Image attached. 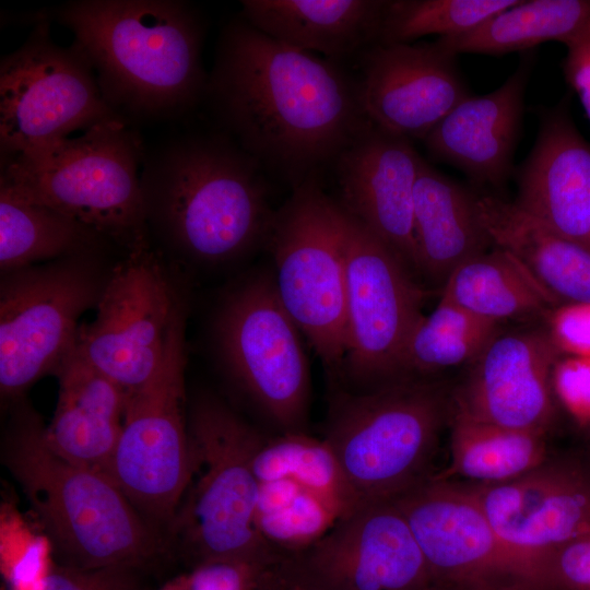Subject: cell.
<instances>
[{"instance_id":"obj_43","label":"cell","mask_w":590,"mask_h":590,"mask_svg":"<svg viewBox=\"0 0 590 590\" xmlns=\"http://www.w3.org/2000/svg\"><path fill=\"white\" fill-rule=\"evenodd\" d=\"M272 574H273V577H274V579H275L278 590H298V589L293 588V587H290V586L285 585L283 581H281V580L276 577V575L273 573V570H272Z\"/></svg>"},{"instance_id":"obj_40","label":"cell","mask_w":590,"mask_h":590,"mask_svg":"<svg viewBox=\"0 0 590 590\" xmlns=\"http://www.w3.org/2000/svg\"><path fill=\"white\" fill-rule=\"evenodd\" d=\"M565 76L590 121V25L566 44Z\"/></svg>"},{"instance_id":"obj_45","label":"cell","mask_w":590,"mask_h":590,"mask_svg":"<svg viewBox=\"0 0 590 590\" xmlns=\"http://www.w3.org/2000/svg\"><path fill=\"white\" fill-rule=\"evenodd\" d=\"M590 430V429H589Z\"/></svg>"},{"instance_id":"obj_28","label":"cell","mask_w":590,"mask_h":590,"mask_svg":"<svg viewBox=\"0 0 590 590\" xmlns=\"http://www.w3.org/2000/svg\"><path fill=\"white\" fill-rule=\"evenodd\" d=\"M441 296L487 320H544L557 300L511 253L495 247L460 264Z\"/></svg>"},{"instance_id":"obj_27","label":"cell","mask_w":590,"mask_h":590,"mask_svg":"<svg viewBox=\"0 0 590 590\" xmlns=\"http://www.w3.org/2000/svg\"><path fill=\"white\" fill-rule=\"evenodd\" d=\"M113 246L86 225L0 181L1 273Z\"/></svg>"},{"instance_id":"obj_10","label":"cell","mask_w":590,"mask_h":590,"mask_svg":"<svg viewBox=\"0 0 590 590\" xmlns=\"http://www.w3.org/2000/svg\"><path fill=\"white\" fill-rule=\"evenodd\" d=\"M104 251L1 273L0 392L10 404L75 349L79 320L97 306L113 269Z\"/></svg>"},{"instance_id":"obj_17","label":"cell","mask_w":590,"mask_h":590,"mask_svg":"<svg viewBox=\"0 0 590 590\" xmlns=\"http://www.w3.org/2000/svg\"><path fill=\"white\" fill-rule=\"evenodd\" d=\"M464 486L499 538L531 568L556 547L590 534V461L547 457L530 472L500 484ZM531 587V582H530Z\"/></svg>"},{"instance_id":"obj_42","label":"cell","mask_w":590,"mask_h":590,"mask_svg":"<svg viewBox=\"0 0 590 590\" xmlns=\"http://www.w3.org/2000/svg\"><path fill=\"white\" fill-rule=\"evenodd\" d=\"M259 590H278L271 569L266 573Z\"/></svg>"},{"instance_id":"obj_16","label":"cell","mask_w":590,"mask_h":590,"mask_svg":"<svg viewBox=\"0 0 590 590\" xmlns=\"http://www.w3.org/2000/svg\"><path fill=\"white\" fill-rule=\"evenodd\" d=\"M391 500L405 518L434 585L514 580L530 590V566L499 538L461 482L429 476Z\"/></svg>"},{"instance_id":"obj_37","label":"cell","mask_w":590,"mask_h":590,"mask_svg":"<svg viewBox=\"0 0 590 590\" xmlns=\"http://www.w3.org/2000/svg\"><path fill=\"white\" fill-rule=\"evenodd\" d=\"M271 566L240 559L212 560L180 575L186 590H259Z\"/></svg>"},{"instance_id":"obj_5","label":"cell","mask_w":590,"mask_h":590,"mask_svg":"<svg viewBox=\"0 0 590 590\" xmlns=\"http://www.w3.org/2000/svg\"><path fill=\"white\" fill-rule=\"evenodd\" d=\"M144 148L120 120L1 158L0 181L129 252L150 243L141 190Z\"/></svg>"},{"instance_id":"obj_14","label":"cell","mask_w":590,"mask_h":590,"mask_svg":"<svg viewBox=\"0 0 590 590\" xmlns=\"http://www.w3.org/2000/svg\"><path fill=\"white\" fill-rule=\"evenodd\" d=\"M182 305L146 243L114 264L93 321L80 326L75 350L129 393L155 371Z\"/></svg>"},{"instance_id":"obj_31","label":"cell","mask_w":590,"mask_h":590,"mask_svg":"<svg viewBox=\"0 0 590 590\" xmlns=\"http://www.w3.org/2000/svg\"><path fill=\"white\" fill-rule=\"evenodd\" d=\"M252 467L259 483L292 481L323 502L339 519L361 505L324 438L305 432L262 434Z\"/></svg>"},{"instance_id":"obj_19","label":"cell","mask_w":590,"mask_h":590,"mask_svg":"<svg viewBox=\"0 0 590 590\" xmlns=\"http://www.w3.org/2000/svg\"><path fill=\"white\" fill-rule=\"evenodd\" d=\"M422 158L410 139L370 122L332 164L339 190L334 200L420 282L413 202Z\"/></svg>"},{"instance_id":"obj_36","label":"cell","mask_w":590,"mask_h":590,"mask_svg":"<svg viewBox=\"0 0 590 590\" xmlns=\"http://www.w3.org/2000/svg\"><path fill=\"white\" fill-rule=\"evenodd\" d=\"M142 569L130 565L75 568L51 560L39 590H144Z\"/></svg>"},{"instance_id":"obj_35","label":"cell","mask_w":590,"mask_h":590,"mask_svg":"<svg viewBox=\"0 0 590 590\" xmlns=\"http://www.w3.org/2000/svg\"><path fill=\"white\" fill-rule=\"evenodd\" d=\"M531 590H590V534L574 539L542 557Z\"/></svg>"},{"instance_id":"obj_15","label":"cell","mask_w":590,"mask_h":590,"mask_svg":"<svg viewBox=\"0 0 590 590\" xmlns=\"http://www.w3.org/2000/svg\"><path fill=\"white\" fill-rule=\"evenodd\" d=\"M278 578L298 590H430L434 579L391 499L359 505L309 547L278 560Z\"/></svg>"},{"instance_id":"obj_32","label":"cell","mask_w":590,"mask_h":590,"mask_svg":"<svg viewBox=\"0 0 590 590\" xmlns=\"http://www.w3.org/2000/svg\"><path fill=\"white\" fill-rule=\"evenodd\" d=\"M502 324L480 317L440 296L434 310L424 315L409 340L404 376H424L461 364H471Z\"/></svg>"},{"instance_id":"obj_34","label":"cell","mask_w":590,"mask_h":590,"mask_svg":"<svg viewBox=\"0 0 590 590\" xmlns=\"http://www.w3.org/2000/svg\"><path fill=\"white\" fill-rule=\"evenodd\" d=\"M338 520L323 502L300 487L280 506L256 516L257 529L278 560L319 541Z\"/></svg>"},{"instance_id":"obj_13","label":"cell","mask_w":590,"mask_h":590,"mask_svg":"<svg viewBox=\"0 0 590 590\" xmlns=\"http://www.w3.org/2000/svg\"><path fill=\"white\" fill-rule=\"evenodd\" d=\"M341 211L347 329L342 381L363 390L403 377L428 292L380 239Z\"/></svg>"},{"instance_id":"obj_29","label":"cell","mask_w":590,"mask_h":590,"mask_svg":"<svg viewBox=\"0 0 590 590\" xmlns=\"http://www.w3.org/2000/svg\"><path fill=\"white\" fill-rule=\"evenodd\" d=\"M448 423L450 459L432 475L435 480L500 484L530 472L548 457L545 434L495 425L452 409Z\"/></svg>"},{"instance_id":"obj_26","label":"cell","mask_w":590,"mask_h":590,"mask_svg":"<svg viewBox=\"0 0 590 590\" xmlns=\"http://www.w3.org/2000/svg\"><path fill=\"white\" fill-rule=\"evenodd\" d=\"M492 245L517 258L557 300L590 303V247L552 231L514 202L477 196Z\"/></svg>"},{"instance_id":"obj_20","label":"cell","mask_w":590,"mask_h":590,"mask_svg":"<svg viewBox=\"0 0 590 590\" xmlns=\"http://www.w3.org/2000/svg\"><path fill=\"white\" fill-rule=\"evenodd\" d=\"M359 56L366 115L391 133L423 140L469 96L455 56L437 42L374 44Z\"/></svg>"},{"instance_id":"obj_11","label":"cell","mask_w":590,"mask_h":590,"mask_svg":"<svg viewBox=\"0 0 590 590\" xmlns=\"http://www.w3.org/2000/svg\"><path fill=\"white\" fill-rule=\"evenodd\" d=\"M186 308L181 306L153 375L127 393L121 433L107 475L157 530L169 529L192 474L186 414Z\"/></svg>"},{"instance_id":"obj_39","label":"cell","mask_w":590,"mask_h":590,"mask_svg":"<svg viewBox=\"0 0 590 590\" xmlns=\"http://www.w3.org/2000/svg\"><path fill=\"white\" fill-rule=\"evenodd\" d=\"M543 322L562 355L590 357V303L557 305Z\"/></svg>"},{"instance_id":"obj_33","label":"cell","mask_w":590,"mask_h":590,"mask_svg":"<svg viewBox=\"0 0 590 590\" xmlns=\"http://www.w3.org/2000/svg\"><path fill=\"white\" fill-rule=\"evenodd\" d=\"M518 0L386 1L377 44H412L427 35L464 34Z\"/></svg>"},{"instance_id":"obj_21","label":"cell","mask_w":590,"mask_h":590,"mask_svg":"<svg viewBox=\"0 0 590 590\" xmlns=\"http://www.w3.org/2000/svg\"><path fill=\"white\" fill-rule=\"evenodd\" d=\"M514 203L559 235L590 247V144L564 115L543 122L520 170Z\"/></svg>"},{"instance_id":"obj_6","label":"cell","mask_w":590,"mask_h":590,"mask_svg":"<svg viewBox=\"0 0 590 590\" xmlns=\"http://www.w3.org/2000/svg\"><path fill=\"white\" fill-rule=\"evenodd\" d=\"M451 390L428 376H404L354 391L338 388L324 440L361 505L392 499L428 479Z\"/></svg>"},{"instance_id":"obj_12","label":"cell","mask_w":590,"mask_h":590,"mask_svg":"<svg viewBox=\"0 0 590 590\" xmlns=\"http://www.w3.org/2000/svg\"><path fill=\"white\" fill-rule=\"evenodd\" d=\"M113 120L127 122L105 102L82 51L73 43L63 47L54 42L48 19L1 58V158Z\"/></svg>"},{"instance_id":"obj_38","label":"cell","mask_w":590,"mask_h":590,"mask_svg":"<svg viewBox=\"0 0 590 590\" xmlns=\"http://www.w3.org/2000/svg\"><path fill=\"white\" fill-rule=\"evenodd\" d=\"M552 385L554 394L577 423L590 429V357L560 356Z\"/></svg>"},{"instance_id":"obj_2","label":"cell","mask_w":590,"mask_h":590,"mask_svg":"<svg viewBox=\"0 0 590 590\" xmlns=\"http://www.w3.org/2000/svg\"><path fill=\"white\" fill-rule=\"evenodd\" d=\"M56 20L91 63L107 105L130 126L176 119L204 101L205 22L182 0H78Z\"/></svg>"},{"instance_id":"obj_22","label":"cell","mask_w":590,"mask_h":590,"mask_svg":"<svg viewBox=\"0 0 590 590\" xmlns=\"http://www.w3.org/2000/svg\"><path fill=\"white\" fill-rule=\"evenodd\" d=\"M527 64L503 85L468 96L423 139L428 152L483 184H499L509 170L518 137Z\"/></svg>"},{"instance_id":"obj_9","label":"cell","mask_w":590,"mask_h":590,"mask_svg":"<svg viewBox=\"0 0 590 590\" xmlns=\"http://www.w3.org/2000/svg\"><path fill=\"white\" fill-rule=\"evenodd\" d=\"M212 331L216 357L238 391L279 433L305 432L310 376L303 334L276 295L271 270L225 292Z\"/></svg>"},{"instance_id":"obj_23","label":"cell","mask_w":590,"mask_h":590,"mask_svg":"<svg viewBox=\"0 0 590 590\" xmlns=\"http://www.w3.org/2000/svg\"><path fill=\"white\" fill-rule=\"evenodd\" d=\"M55 375L58 399L45 425L47 445L63 459L107 475L122 428L127 392L75 349Z\"/></svg>"},{"instance_id":"obj_7","label":"cell","mask_w":590,"mask_h":590,"mask_svg":"<svg viewBox=\"0 0 590 590\" xmlns=\"http://www.w3.org/2000/svg\"><path fill=\"white\" fill-rule=\"evenodd\" d=\"M192 474L168 529L191 567L240 559L274 566L256 523L260 483L252 467L262 434L221 399L202 394L188 414Z\"/></svg>"},{"instance_id":"obj_24","label":"cell","mask_w":590,"mask_h":590,"mask_svg":"<svg viewBox=\"0 0 590 590\" xmlns=\"http://www.w3.org/2000/svg\"><path fill=\"white\" fill-rule=\"evenodd\" d=\"M386 1L244 0L240 16L270 38L341 63L378 43Z\"/></svg>"},{"instance_id":"obj_4","label":"cell","mask_w":590,"mask_h":590,"mask_svg":"<svg viewBox=\"0 0 590 590\" xmlns=\"http://www.w3.org/2000/svg\"><path fill=\"white\" fill-rule=\"evenodd\" d=\"M11 405L1 461L28 502L52 562L75 568H144L163 550L158 531L108 475L57 455L28 404L21 399Z\"/></svg>"},{"instance_id":"obj_8","label":"cell","mask_w":590,"mask_h":590,"mask_svg":"<svg viewBox=\"0 0 590 590\" xmlns=\"http://www.w3.org/2000/svg\"><path fill=\"white\" fill-rule=\"evenodd\" d=\"M276 295L339 387L347 345L342 211L312 176L275 210L264 243Z\"/></svg>"},{"instance_id":"obj_41","label":"cell","mask_w":590,"mask_h":590,"mask_svg":"<svg viewBox=\"0 0 590 590\" xmlns=\"http://www.w3.org/2000/svg\"><path fill=\"white\" fill-rule=\"evenodd\" d=\"M430 590H528L514 580H481L434 585Z\"/></svg>"},{"instance_id":"obj_25","label":"cell","mask_w":590,"mask_h":590,"mask_svg":"<svg viewBox=\"0 0 590 590\" xmlns=\"http://www.w3.org/2000/svg\"><path fill=\"white\" fill-rule=\"evenodd\" d=\"M413 232L418 278L444 287L463 262L492 245L477 209V196L422 158L414 188Z\"/></svg>"},{"instance_id":"obj_3","label":"cell","mask_w":590,"mask_h":590,"mask_svg":"<svg viewBox=\"0 0 590 590\" xmlns=\"http://www.w3.org/2000/svg\"><path fill=\"white\" fill-rule=\"evenodd\" d=\"M263 172L220 130L169 140L142 163L149 233L193 263L241 259L264 246L275 214Z\"/></svg>"},{"instance_id":"obj_30","label":"cell","mask_w":590,"mask_h":590,"mask_svg":"<svg viewBox=\"0 0 590 590\" xmlns=\"http://www.w3.org/2000/svg\"><path fill=\"white\" fill-rule=\"evenodd\" d=\"M590 25V0H518L477 27L437 43L448 52L499 55L544 42L566 44Z\"/></svg>"},{"instance_id":"obj_18","label":"cell","mask_w":590,"mask_h":590,"mask_svg":"<svg viewBox=\"0 0 590 590\" xmlns=\"http://www.w3.org/2000/svg\"><path fill=\"white\" fill-rule=\"evenodd\" d=\"M560 356L543 321L500 329L451 391V409L495 425L545 434L554 416L552 375Z\"/></svg>"},{"instance_id":"obj_44","label":"cell","mask_w":590,"mask_h":590,"mask_svg":"<svg viewBox=\"0 0 590 590\" xmlns=\"http://www.w3.org/2000/svg\"><path fill=\"white\" fill-rule=\"evenodd\" d=\"M158 590H166L165 585L163 587H161Z\"/></svg>"},{"instance_id":"obj_1","label":"cell","mask_w":590,"mask_h":590,"mask_svg":"<svg viewBox=\"0 0 590 590\" xmlns=\"http://www.w3.org/2000/svg\"><path fill=\"white\" fill-rule=\"evenodd\" d=\"M204 101L217 130L293 188L332 166L371 122L358 76L240 15L221 31Z\"/></svg>"}]
</instances>
